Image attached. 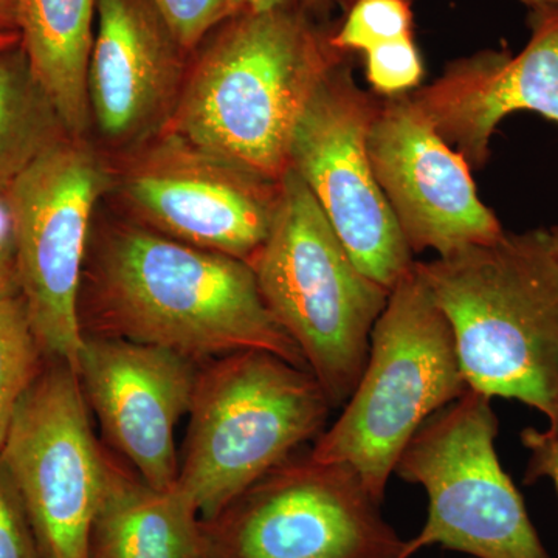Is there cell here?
Returning a JSON list of instances; mask_svg holds the SVG:
<instances>
[{"label":"cell","instance_id":"cell-1","mask_svg":"<svg viewBox=\"0 0 558 558\" xmlns=\"http://www.w3.org/2000/svg\"><path fill=\"white\" fill-rule=\"evenodd\" d=\"M83 332L168 349L194 365L266 351L310 371L248 263L137 227L102 245Z\"/></svg>","mask_w":558,"mask_h":558},{"label":"cell","instance_id":"cell-2","mask_svg":"<svg viewBox=\"0 0 558 558\" xmlns=\"http://www.w3.org/2000/svg\"><path fill=\"white\" fill-rule=\"evenodd\" d=\"M336 22L300 10L248 9L223 22L197 47L170 131L281 182L307 106L349 58L330 43Z\"/></svg>","mask_w":558,"mask_h":558},{"label":"cell","instance_id":"cell-3","mask_svg":"<svg viewBox=\"0 0 558 558\" xmlns=\"http://www.w3.org/2000/svg\"><path fill=\"white\" fill-rule=\"evenodd\" d=\"M449 319L469 388L558 424V250L553 230L505 233L416 263Z\"/></svg>","mask_w":558,"mask_h":558},{"label":"cell","instance_id":"cell-4","mask_svg":"<svg viewBox=\"0 0 558 558\" xmlns=\"http://www.w3.org/2000/svg\"><path fill=\"white\" fill-rule=\"evenodd\" d=\"M264 303L295 341L333 410L357 387L389 292L359 269L292 168L274 226L250 260Z\"/></svg>","mask_w":558,"mask_h":558},{"label":"cell","instance_id":"cell-5","mask_svg":"<svg viewBox=\"0 0 558 558\" xmlns=\"http://www.w3.org/2000/svg\"><path fill=\"white\" fill-rule=\"evenodd\" d=\"M469 389L449 319L414 263L389 292L357 387L315 440L312 458L351 465L384 502L411 438Z\"/></svg>","mask_w":558,"mask_h":558},{"label":"cell","instance_id":"cell-6","mask_svg":"<svg viewBox=\"0 0 558 558\" xmlns=\"http://www.w3.org/2000/svg\"><path fill=\"white\" fill-rule=\"evenodd\" d=\"M330 410L311 371L270 352L211 360L197 369L175 484L202 521L213 520L300 447L315 442Z\"/></svg>","mask_w":558,"mask_h":558},{"label":"cell","instance_id":"cell-7","mask_svg":"<svg viewBox=\"0 0 558 558\" xmlns=\"http://www.w3.org/2000/svg\"><path fill=\"white\" fill-rule=\"evenodd\" d=\"M498 427L492 399L469 389L417 429L395 475L424 488L428 515L400 558L429 546L475 558H550L499 461Z\"/></svg>","mask_w":558,"mask_h":558},{"label":"cell","instance_id":"cell-8","mask_svg":"<svg viewBox=\"0 0 558 558\" xmlns=\"http://www.w3.org/2000/svg\"><path fill=\"white\" fill-rule=\"evenodd\" d=\"M380 508L351 465L296 451L204 521L205 558H400Z\"/></svg>","mask_w":558,"mask_h":558},{"label":"cell","instance_id":"cell-9","mask_svg":"<svg viewBox=\"0 0 558 558\" xmlns=\"http://www.w3.org/2000/svg\"><path fill=\"white\" fill-rule=\"evenodd\" d=\"M109 174L73 137L33 161L5 191L21 299L44 359L76 369L84 332L80 299L87 234Z\"/></svg>","mask_w":558,"mask_h":558},{"label":"cell","instance_id":"cell-10","mask_svg":"<svg viewBox=\"0 0 558 558\" xmlns=\"http://www.w3.org/2000/svg\"><path fill=\"white\" fill-rule=\"evenodd\" d=\"M25 389L0 459L10 473L44 558H90V529L109 457L92 429L78 373L47 360Z\"/></svg>","mask_w":558,"mask_h":558},{"label":"cell","instance_id":"cell-11","mask_svg":"<svg viewBox=\"0 0 558 558\" xmlns=\"http://www.w3.org/2000/svg\"><path fill=\"white\" fill-rule=\"evenodd\" d=\"M380 101L355 84L349 58L341 62L296 128L290 168L314 194L359 269L391 290L416 260L369 160L368 135Z\"/></svg>","mask_w":558,"mask_h":558},{"label":"cell","instance_id":"cell-12","mask_svg":"<svg viewBox=\"0 0 558 558\" xmlns=\"http://www.w3.org/2000/svg\"><path fill=\"white\" fill-rule=\"evenodd\" d=\"M140 215L171 240L250 263L269 236L279 182L168 131L124 180Z\"/></svg>","mask_w":558,"mask_h":558},{"label":"cell","instance_id":"cell-13","mask_svg":"<svg viewBox=\"0 0 558 558\" xmlns=\"http://www.w3.org/2000/svg\"><path fill=\"white\" fill-rule=\"evenodd\" d=\"M368 154L411 252L435 250L444 256L505 233L481 202L468 161L440 137L409 94L380 101Z\"/></svg>","mask_w":558,"mask_h":558},{"label":"cell","instance_id":"cell-14","mask_svg":"<svg viewBox=\"0 0 558 558\" xmlns=\"http://www.w3.org/2000/svg\"><path fill=\"white\" fill-rule=\"evenodd\" d=\"M76 373L106 439L140 478L159 490L174 486L175 427L190 411L197 365L168 349L84 336Z\"/></svg>","mask_w":558,"mask_h":558},{"label":"cell","instance_id":"cell-15","mask_svg":"<svg viewBox=\"0 0 558 558\" xmlns=\"http://www.w3.org/2000/svg\"><path fill=\"white\" fill-rule=\"evenodd\" d=\"M527 25L531 38L519 54L481 50L409 94L472 170L486 165L492 135L510 113L531 110L558 124V0L529 9ZM553 231L558 250V227Z\"/></svg>","mask_w":558,"mask_h":558},{"label":"cell","instance_id":"cell-16","mask_svg":"<svg viewBox=\"0 0 558 558\" xmlns=\"http://www.w3.org/2000/svg\"><path fill=\"white\" fill-rule=\"evenodd\" d=\"M97 20L87 72L90 113L106 137L126 142L171 108L190 53L149 0H97Z\"/></svg>","mask_w":558,"mask_h":558},{"label":"cell","instance_id":"cell-17","mask_svg":"<svg viewBox=\"0 0 558 558\" xmlns=\"http://www.w3.org/2000/svg\"><path fill=\"white\" fill-rule=\"evenodd\" d=\"M90 558H205L204 521L174 484L150 487L110 461L90 529Z\"/></svg>","mask_w":558,"mask_h":558},{"label":"cell","instance_id":"cell-18","mask_svg":"<svg viewBox=\"0 0 558 558\" xmlns=\"http://www.w3.org/2000/svg\"><path fill=\"white\" fill-rule=\"evenodd\" d=\"M97 0H20L21 47L69 135L90 120L87 72Z\"/></svg>","mask_w":558,"mask_h":558},{"label":"cell","instance_id":"cell-19","mask_svg":"<svg viewBox=\"0 0 558 558\" xmlns=\"http://www.w3.org/2000/svg\"><path fill=\"white\" fill-rule=\"evenodd\" d=\"M65 137L69 132L33 75L21 44L0 51V194Z\"/></svg>","mask_w":558,"mask_h":558},{"label":"cell","instance_id":"cell-20","mask_svg":"<svg viewBox=\"0 0 558 558\" xmlns=\"http://www.w3.org/2000/svg\"><path fill=\"white\" fill-rule=\"evenodd\" d=\"M44 355L21 296L0 303V451L25 389L44 365Z\"/></svg>","mask_w":558,"mask_h":558},{"label":"cell","instance_id":"cell-21","mask_svg":"<svg viewBox=\"0 0 558 558\" xmlns=\"http://www.w3.org/2000/svg\"><path fill=\"white\" fill-rule=\"evenodd\" d=\"M413 0H351L336 22L330 43L337 50L368 51L413 36Z\"/></svg>","mask_w":558,"mask_h":558},{"label":"cell","instance_id":"cell-22","mask_svg":"<svg viewBox=\"0 0 558 558\" xmlns=\"http://www.w3.org/2000/svg\"><path fill=\"white\" fill-rule=\"evenodd\" d=\"M180 46L194 53L209 33L247 9L245 0H149Z\"/></svg>","mask_w":558,"mask_h":558},{"label":"cell","instance_id":"cell-23","mask_svg":"<svg viewBox=\"0 0 558 558\" xmlns=\"http://www.w3.org/2000/svg\"><path fill=\"white\" fill-rule=\"evenodd\" d=\"M366 78L385 98L405 95L418 86L424 64L413 36L381 44L365 51Z\"/></svg>","mask_w":558,"mask_h":558},{"label":"cell","instance_id":"cell-24","mask_svg":"<svg viewBox=\"0 0 558 558\" xmlns=\"http://www.w3.org/2000/svg\"><path fill=\"white\" fill-rule=\"evenodd\" d=\"M0 558H44L35 529L0 459Z\"/></svg>","mask_w":558,"mask_h":558},{"label":"cell","instance_id":"cell-25","mask_svg":"<svg viewBox=\"0 0 558 558\" xmlns=\"http://www.w3.org/2000/svg\"><path fill=\"white\" fill-rule=\"evenodd\" d=\"M521 442L529 450L524 484L539 480L553 481L558 495V424L546 429L526 428L521 432Z\"/></svg>","mask_w":558,"mask_h":558},{"label":"cell","instance_id":"cell-26","mask_svg":"<svg viewBox=\"0 0 558 558\" xmlns=\"http://www.w3.org/2000/svg\"><path fill=\"white\" fill-rule=\"evenodd\" d=\"M21 296L14 253L13 227L5 197L0 194V303Z\"/></svg>","mask_w":558,"mask_h":558},{"label":"cell","instance_id":"cell-27","mask_svg":"<svg viewBox=\"0 0 558 558\" xmlns=\"http://www.w3.org/2000/svg\"><path fill=\"white\" fill-rule=\"evenodd\" d=\"M252 11L300 10L315 20L332 22L330 14L337 7V0H245Z\"/></svg>","mask_w":558,"mask_h":558},{"label":"cell","instance_id":"cell-28","mask_svg":"<svg viewBox=\"0 0 558 558\" xmlns=\"http://www.w3.org/2000/svg\"><path fill=\"white\" fill-rule=\"evenodd\" d=\"M20 0H0V33L17 32Z\"/></svg>","mask_w":558,"mask_h":558},{"label":"cell","instance_id":"cell-29","mask_svg":"<svg viewBox=\"0 0 558 558\" xmlns=\"http://www.w3.org/2000/svg\"><path fill=\"white\" fill-rule=\"evenodd\" d=\"M21 44V35L17 32L0 33V51L17 47Z\"/></svg>","mask_w":558,"mask_h":558},{"label":"cell","instance_id":"cell-30","mask_svg":"<svg viewBox=\"0 0 558 558\" xmlns=\"http://www.w3.org/2000/svg\"><path fill=\"white\" fill-rule=\"evenodd\" d=\"M351 0H337V5L347 7ZM521 3L527 7V9H532V7L542 5V3L546 2H556V0H520Z\"/></svg>","mask_w":558,"mask_h":558}]
</instances>
